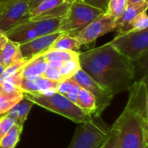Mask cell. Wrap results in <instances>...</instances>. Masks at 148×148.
<instances>
[{
	"mask_svg": "<svg viewBox=\"0 0 148 148\" xmlns=\"http://www.w3.org/2000/svg\"><path fill=\"white\" fill-rule=\"evenodd\" d=\"M81 69L113 96L128 91L135 82V62L119 53L108 42L80 52Z\"/></svg>",
	"mask_w": 148,
	"mask_h": 148,
	"instance_id": "6da1fadb",
	"label": "cell"
},
{
	"mask_svg": "<svg viewBox=\"0 0 148 148\" xmlns=\"http://www.w3.org/2000/svg\"><path fill=\"white\" fill-rule=\"evenodd\" d=\"M129 99L114 122L119 148H147L148 88L147 77L134 82L128 90Z\"/></svg>",
	"mask_w": 148,
	"mask_h": 148,
	"instance_id": "7a4b0ae2",
	"label": "cell"
},
{
	"mask_svg": "<svg viewBox=\"0 0 148 148\" xmlns=\"http://www.w3.org/2000/svg\"><path fill=\"white\" fill-rule=\"evenodd\" d=\"M23 96L49 111L60 114L75 123L90 121L94 117L82 110L75 103L69 101L64 95L56 92L49 95H32L23 93Z\"/></svg>",
	"mask_w": 148,
	"mask_h": 148,
	"instance_id": "3957f363",
	"label": "cell"
},
{
	"mask_svg": "<svg viewBox=\"0 0 148 148\" xmlns=\"http://www.w3.org/2000/svg\"><path fill=\"white\" fill-rule=\"evenodd\" d=\"M104 12L82 0L71 2L66 14L61 18L59 31L73 36L81 32L86 26Z\"/></svg>",
	"mask_w": 148,
	"mask_h": 148,
	"instance_id": "277c9868",
	"label": "cell"
},
{
	"mask_svg": "<svg viewBox=\"0 0 148 148\" xmlns=\"http://www.w3.org/2000/svg\"><path fill=\"white\" fill-rule=\"evenodd\" d=\"M60 22L61 18L39 20L29 19L14 27L4 34L8 40L15 42L20 45L36 37L59 31Z\"/></svg>",
	"mask_w": 148,
	"mask_h": 148,
	"instance_id": "5b68a950",
	"label": "cell"
},
{
	"mask_svg": "<svg viewBox=\"0 0 148 148\" xmlns=\"http://www.w3.org/2000/svg\"><path fill=\"white\" fill-rule=\"evenodd\" d=\"M109 128L101 117H94L90 121L80 123L68 148H100Z\"/></svg>",
	"mask_w": 148,
	"mask_h": 148,
	"instance_id": "8992f818",
	"label": "cell"
},
{
	"mask_svg": "<svg viewBox=\"0 0 148 148\" xmlns=\"http://www.w3.org/2000/svg\"><path fill=\"white\" fill-rule=\"evenodd\" d=\"M110 44L122 56L136 62L147 54L148 29L142 31H126L119 33Z\"/></svg>",
	"mask_w": 148,
	"mask_h": 148,
	"instance_id": "52a82bcc",
	"label": "cell"
},
{
	"mask_svg": "<svg viewBox=\"0 0 148 148\" xmlns=\"http://www.w3.org/2000/svg\"><path fill=\"white\" fill-rule=\"evenodd\" d=\"M29 19L28 0H6L0 3V31L3 33Z\"/></svg>",
	"mask_w": 148,
	"mask_h": 148,
	"instance_id": "ba28073f",
	"label": "cell"
},
{
	"mask_svg": "<svg viewBox=\"0 0 148 148\" xmlns=\"http://www.w3.org/2000/svg\"><path fill=\"white\" fill-rule=\"evenodd\" d=\"M75 82L82 88L91 93L96 101V112L94 115L95 118L101 117L104 110L110 105L114 96L93 80L87 73L80 69L72 77Z\"/></svg>",
	"mask_w": 148,
	"mask_h": 148,
	"instance_id": "9c48e42d",
	"label": "cell"
},
{
	"mask_svg": "<svg viewBox=\"0 0 148 148\" xmlns=\"http://www.w3.org/2000/svg\"><path fill=\"white\" fill-rule=\"evenodd\" d=\"M115 30L114 19L106 13L101 14L76 35L81 45L95 42L100 36Z\"/></svg>",
	"mask_w": 148,
	"mask_h": 148,
	"instance_id": "30bf717a",
	"label": "cell"
},
{
	"mask_svg": "<svg viewBox=\"0 0 148 148\" xmlns=\"http://www.w3.org/2000/svg\"><path fill=\"white\" fill-rule=\"evenodd\" d=\"M62 34V32L56 31L36 37L33 40H30L29 42L20 44L19 48L23 58L26 61H29L36 56L45 53L49 50V47L56 41V39L59 37Z\"/></svg>",
	"mask_w": 148,
	"mask_h": 148,
	"instance_id": "8fae6325",
	"label": "cell"
},
{
	"mask_svg": "<svg viewBox=\"0 0 148 148\" xmlns=\"http://www.w3.org/2000/svg\"><path fill=\"white\" fill-rule=\"evenodd\" d=\"M59 82L49 80L43 76L23 77L20 89L23 93L32 95H49L56 93Z\"/></svg>",
	"mask_w": 148,
	"mask_h": 148,
	"instance_id": "7c38bea8",
	"label": "cell"
},
{
	"mask_svg": "<svg viewBox=\"0 0 148 148\" xmlns=\"http://www.w3.org/2000/svg\"><path fill=\"white\" fill-rule=\"evenodd\" d=\"M147 0L142 3L128 4L122 14L114 20L115 30L119 33H123L130 29V25L133 20L142 11L147 10Z\"/></svg>",
	"mask_w": 148,
	"mask_h": 148,
	"instance_id": "4fadbf2b",
	"label": "cell"
},
{
	"mask_svg": "<svg viewBox=\"0 0 148 148\" xmlns=\"http://www.w3.org/2000/svg\"><path fill=\"white\" fill-rule=\"evenodd\" d=\"M3 90L0 92V117L7 114L16 103L23 98V91L9 83H2Z\"/></svg>",
	"mask_w": 148,
	"mask_h": 148,
	"instance_id": "5bb4252c",
	"label": "cell"
},
{
	"mask_svg": "<svg viewBox=\"0 0 148 148\" xmlns=\"http://www.w3.org/2000/svg\"><path fill=\"white\" fill-rule=\"evenodd\" d=\"M22 60L23 58L21 55L19 44L8 40L0 50V64L6 68Z\"/></svg>",
	"mask_w": 148,
	"mask_h": 148,
	"instance_id": "9a60e30c",
	"label": "cell"
},
{
	"mask_svg": "<svg viewBox=\"0 0 148 148\" xmlns=\"http://www.w3.org/2000/svg\"><path fill=\"white\" fill-rule=\"evenodd\" d=\"M48 68V62L42 54L29 59L23 68V77L42 76Z\"/></svg>",
	"mask_w": 148,
	"mask_h": 148,
	"instance_id": "2e32d148",
	"label": "cell"
},
{
	"mask_svg": "<svg viewBox=\"0 0 148 148\" xmlns=\"http://www.w3.org/2000/svg\"><path fill=\"white\" fill-rule=\"evenodd\" d=\"M81 43L76 36L62 33L51 44L48 51H75L79 52Z\"/></svg>",
	"mask_w": 148,
	"mask_h": 148,
	"instance_id": "e0dca14e",
	"label": "cell"
},
{
	"mask_svg": "<svg viewBox=\"0 0 148 148\" xmlns=\"http://www.w3.org/2000/svg\"><path fill=\"white\" fill-rule=\"evenodd\" d=\"M33 105L34 103L31 101L23 96V98L18 103H16L7 114L14 120L15 124L23 127Z\"/></svg>",
	"mask_w": 148,
	"mask_h": 148,
	"instance_id": "ac0fdd59",
	"label": "cell"
},
{
	"mask_svg": "<svg viewBox=\"0 0 148 148\" xmlns=\"http://www.w3.org/2000/svg\"><path fill=\"white\" fill-rule=\"evenodd\" d=\"M80 52L75 51H46L43 56L48 62V66L58 69L66 61L79 57Z\"/></svg>",
	"mask_w": 148,
	"mask_h": 148,
	"instance_id": "d6986e66",
	"label": "cell"
},
{
	"mask_svg": "<svg viewBox=\"0 0 148 148\" xmlns=\"http://www.w3.org/2000/svg\"><path fill=\"white\" fill-rule=\"evenodd\" d=\"M75 104L85 113L94 117L96 112V101L95 96L81 87Z\"/></svg>",
	"mask_w": 148,
	"mask_h": 148,
	"instance_id": "ffe728a7",
	"label": "cell"
},
{
	"mask_svg": "<svg viewBox=\"0 0 148 148\" xmlns=\"http://www.w3.org/2000/svg\"><path fill=\"white\" fill-rule=\"evenodd\" d=\"M23 127V126L14 124L8 133L1 139L0 148H15L19 141Z\"/></svg>",
	"mask_w": 148,
	"mask_h": 148,
	"instance_id": "44dd1931",
	"label": "cell"
},
{
	"mask_svg": "<svg viewBox=\"0 0 148 148\" xmlns=\"http://www.w3.org/2000/svg\"><path fill=\"white\" fill-rule=\"evenodd\" d=\"M80 69H81V67H80L79 57L66 61L58 68V69L61 73L62 81L69 79V78H72L74 76V75Z\"/></svg>",
	"mask_w": 148,
	"mask_h": 148,
	"instance_id": "7402d4cb",
	"label": "cell"
},
{
	"mask_svg": "<svg viewBox=\"0 0 148 148\" xmlns=\"http://www.w3.org/2000/svg\"><path fill=\"white\" fill-rule=\"evenodd\" d=\"M127 5V0H110L105 13L115 20L122 14Z\"/></svg>",
	"mask_w": 148,
	"mask_h": 148,
	"instance_id": "603a6c76",
	"label": "cell"
},
{
	"mask_svg": "<svg viewBox=\"0 0 148 148\" xmlns=\"http://www.w3.org/2000/svg\"><path fill=\"white\" fill-rule=\"evenodd\" d=\"M148 29L147 10L140 13L131 23L130 31H142ZM128 30V31H129Z\"/></svg>",
	"mask_w": 148,
	"mask_h": 148,
	"instance_id": "cb8c5ba5",
	"label": "cell"
},
{
	"mask_svg": "<svg viewBox=\"0 0 148 148\" xmlns=\"http://www.w3.org/2000/svg\"><path fill=\"white\" fill-rule=\"evenodd\" d=\"M100 148H119L118 130H117V127L114 123L109 128L108 136Z\"/></svg>",
	"mask_w": 148,
	"mask_h": 148,
	"instance_id": "d4e9b609",
	"label": "cell"
},
{
	"mask_svg": "<svg viewBox=\"0 0 148 148\" xmlns=\"http://www.w3.org/2000/svg\"><path fill=\"white\" fill-rule=\"evenodd\" d=\"M14 124V120L8 114H5L0 117V140Z\"/></svg>",
	"mask_w": 148,
	"mask_h": 148,
	"instance_id": "484cf974",
	"label": "cell"
},
{
	"mask_svg": "<svg viewBox=\"0 0 148 148\" xmlns=\"http://www.w3.org/2000/svg\"><path fill=\"white\" fill-rule=\"evenodd\" d=\"M42 76L49 79V80L54 81V82H60L62 81V75H61L59 69L56 68H54V67L48 66V68H47L46 71L44 72V74L42 75Z\"/></svg>",
	"mask_w": 148,
	"mask_h": 148,
	"instance_id": "4316f807",
	"label": "cell"
},
{
	"mask_svg": "<svg viewBox=\"0 0 148 148\" xmlns=\"http://www.w3.org/2000/svg\"><path fill=\"white\" fill-rule=\"evenodd\" d=\"M75 83V82L73 78H69V79L63 80L59 82L56 92L62 95H65L72 88V87L74 86Z\"/></svg>",
	"mask_w": 148,
	"mask_h": 148,
	"instance_id": "83f0119b",
	"label": "cell"
},
{
	"mask_svg": "<svg viewBox=\"0 0 148 148\" xmlns=\"http://www.w3.org/2000/svg\"><path fill=\"white\" fill-rule=\"evenodd\" d=\"M82 1L95 8L102 10L105 13L110 0H82Z\"/></svg>",
	"mask_w": 148,
	"mask_h": 148,
	"instance_id": "f1b7e54d",
	"label": "cell"
},
{
	"mask_svg": "<svg viewBox=\"0 0 148 148\" xmlns=\"http://www.w3.org/2000/svg\"><path fill=\"white\" fill-rule=\"evenodd\" d=\"M80 88H81V86L75 82L74 84V86L72 87V88L64 96L66 98H68L69 101H71L72 102L75 103L76 102V99H77V95H78L79 91H80Z\"/></svg>",
	"mask_w": 148,
	"mask_h": 148,
	"instance_id": "f546056e",
	"label": "cell"
},
{
	"mask_svg": "<svg viewBox=\"0 0 148 148\" xmlns=\"http://www.w3.org/2000/svg\"><path fill=\"white\" fill-rule=\"evenodd\" d=\"M45 1H48V0H28L29 10H31V9L36 7L38 4H40V3H43V2H45ZM70 1H71V0H70Z\"/></svg>",
	"mask_w": 148,
	"mask_h": 148,
	"instance_id": "4dcf8cb0",
	"label": "cell"
},
{
	"mask_svg": "<svg viewBox=\"0 0 148 148\" xmlns=\"http://www.w3.org/2000/svg\"><path fill=\"white\" fill-rule=\"evenodd\" d=\"M7 41H8V38L6 37L5 34L3 33L2 31H0V49L4 46V44L6 43Z\"/></svg>",
	"mask_w": 148,
	"mask_h": 148,
	"instance_id": "1f68e13d",
	"label": "cell"
},
{
	"mask_svg": "<svg viewBox=\"0 0 148 148\" xmlns=\"http://www.w3.org/2000/svg\"><path fill=\"white\" fill-rule=\"evenodd\" d=\"M147 0H127L128 4H134V3H142L145 2Z\"/></svg>",
	"mask_w": 148,
	"mask_h": 148,
	"instance_id": "d6a6232c",
	"label": "cell"
},
{
	"mask_svg": "<svg viewBox=\"0 0 148 148\" xmlns=\"http://www.w3.org/2000/svg\"><path fill=\"white\" fill-rule=\"evenodd\" d=\"M4 69H5V67H3V65L0 64V77H1V75H2V74L3 73Z\"/></svg>",
	"mask_w": 148,
	"mask_h": 148,
	"instance_id": "836d02e7",
	"label": "cell"
},
{
	"mask_svg": "<svg viewBox=\"0 0 148 148\" xmlns=\"http://www.w3.org/2000/svg\"><path fill=\"white\" fill-rule=\"evenodd\" d=\"M2 90H3V85H2V84L0 83V92H1Z\"/></svg>",
	"mask_w": 148,
	"mask_h": 148,
	"instance_id": "e575fe53",
	"label": "cell"
},
{
	"mask_svg": "<svg viewBox=\"0 0 148 148\" xmlns=\"http://www.w3.org/2000/svg\"><path fill=\"white\" fill-rule=\"evenodd\" d=\"M4 1H6V0H0V3H2V2H4Z\"/></svg>",
	"mask_w": 148,
	"mask_h": 148,
	"instance_id": "d590c367",
	"label": "cell"
},
{
	"mask_svg": "<svg viewBox=\"0 0 148 148\" xmlns=\"http://www.w3.org/2000/svg\"><path fill=\"white\" fill-rule=\"evenodd\" d=\"M71 1H74V0H71Z\"/></svg>",
	"mask_w": 148,
	"mask_h": 148,
	"instance_id": "8d00e7d4",
	"label": "cell"
},
{
	"mask_svg": "<svg viewBox=\"0 0 148 148\" xmlns=\"http://www.w3.org/2000/svg\"><path fill=\"white\" fill-rule=\"evenodd\" d=\"M0 50H1V49H0Z\"/></svg>",
	"mask_w": 148,
	"mask_h": 148,
	"instance_id": "74e56055",
	"label": "cell"
}]
</instances>
